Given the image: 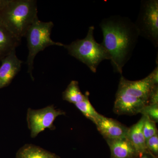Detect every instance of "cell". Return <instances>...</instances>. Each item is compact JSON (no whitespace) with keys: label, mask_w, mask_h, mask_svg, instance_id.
Instances as JSON below:
<instances>
[{"label":"cell","mask_w":158,"mask_h":158,"mask_svg":"<svg viewBox=\"0 0 158 158\" xmlns=\"http://www.w3.org/2000/svg\"><path fill=\"white\" fill-rule=\"evenodd\" d=\"M106 140L110 147V158H138L137 150L127 137Z\"/></svg>","instance_id":"obj_11"},{"label":"cell","mask_w":158,"mask_h":158,"mask_svg":"<svg viewBox=\"0 0 158 158\" xmlns=\"http://www.w3.org/2000/svg\"><path fill=\"white\" fill-rule=\"evenodd\" d=\"M54 26L52 22H42L37 17L26 33L25 37L27 38L28 48L26 64L28 66V73L32 80H34V60L37 54L51 46H64V44L62 43L55 42L51 39V33Z\"/></svg>","instance_id":"obj_4"},{"label":"cell","mask_w":158,"mask_h":158,"mask_svg":"<svg viewBox=\"0 0 158 158\" xmlns=\"http://www.w3.org/2000/svg\"><path fill=\"white\" fill-rule=\"evenodd\" d=\"M85 95V98L82 101L74 105L86 118L95 124L101 114L98 113L91 105L89 99V93L86 92Z\"/></svg>","instance_id":"obj_16"},{"label":"cell","mask_w":158,"mask_h":158,"mask_svg":"<svg viewBox=\"0 0 158 158\" xmlns=\"http://www.w3.org/2000/svg\"><path fill=\"white\" fill-rule=\"evenodd\" d=\"M20 42L21 40L0 23V61L15 50Z\"/></svg>","instance_id":"obj_13"},{"label":"cell","mask_w":158,"mask_h":158,"mask_svg":"<svg viewBox=\"0 0 158 158\" xmlns=\"http://www.w3.org/2000/svg\"><path fill=\"white\" fill-rule=\"evenodd\" d=\"M153 158H158V156H156L153 155Z\"/></svg>","instance_id":"obj_23"},{"label":"cell","mask_w":158,"mask_h":158,"mask_svg":"<svg viewBox=\"0 0 158 158\" xmlns=\"http://www.w3.org/2000/svg\"><path fill=\"white\" fill-rule=\"evenodd\" d=\"M142 130L146 141L148 138L158 134L156 123L151 120L146 116H145Z\"/></svg>","instance_id":"obj_17"},{"label":"cell","mask_w":158,"mask_h":158,"mask_svg":"<svg viewBox=\"0 0 158 158\" xmlns=\"http://www.w3.org/2000/svg\"><path fill=\"white\" fill-rule=\"evenodd\" d=\"M142 100L116 92L113 111L118 115H136L147 105Z\"/></svg>","instance_id":"obj_10"},{"label":"cell","mask_w":158,"mask_h":158,"mask_svg":"<svg viewBox=\"0 0 158 158\" xmlns=\"http://www.w3.org/2000/svg\"><path fill=\"white\" fill-rule=\"evenodd\" d=\"M145 118V116L142 115V117L137 123L129 128L127 137L135 148L138 156L147 151L146 140L142 130Z\"/></svg>","instance_id":"obj_12"},{"label":"cell","mask_w":158,"mask_h":158,"mask_svg":"<svg viewBox=\"0 0 158 158\" xmlns=\"http://www.w3.org/2000/svg\"><path fill=\"white\" fill-rule=\"evenodd\" d=\"M94 26L88 28L84 39H77L69 44H64L69 55L87 65L94 73H96L100 63L110 57L102 44L97 42L94 37Z\"/></svg>","instance_id":"obj_3"},{"label":"cell","mask_w":158,"mask_h":158,"mask_svg":"<svg viewBox=\"0 0 158 158\" xmlns=\"http://www.w3.org/2000/svg\"><path fill=\"white\" fill-rule=\"evenodd\" d=\"M135 23L139 36L150 41L158 48V1L143 0Z\"/></svg>","instance_id":"obj_5"},{"label":"cell","mask_w":158,"mask_h":158,"mask_svg":"<svg viewBox=\"0 0 158 158\" xmlns=\"http://www.w3.org/2000/svg\"><path fill=\"white\" fill-rule=\"evenodd\" d=\"M155 85L150 74L144 79L136 81H129L122 75L117 92L140 99L148 104L150 94Z\"/></svg>","instance_id":"obj_7"},{"label":"cell","mask_w":158,"mask_h":158,"mask_svg":"<svg viewBox=\"0 0 158 158\" xmlns=\"http://www.w3.org/2000/svg\"><path fill=\"white\" fill-rule=\"evenodd\" d=\"M95 124L98 131L105 140H112L127 137L129 128L115 119L101 115Z\"/></svg>","instance_id":"obj_9"},{"label":"cell","mask_w":158,"mask_h":158,"mask_svg":"<svg viewBox=\"0 0 158 158\" xmlns=\"http://www.w3.org/2000/svg\"><path fill=\"white\" fill-rule=\"evenodd\" d=\"M0 90L9 86L21 69L23 61L16 56L15 50L1 60Z\"/></svg>","instance_id":"obj_8"},{"label":"cell","mask_w":158,"mask_h":158,"mask_svg":"<svg viewBox=\"0 0 158 158\" xmlns=\"http://www.w3.org/2000/svg\"><path fill=\"white\" fill-rule=\"evenodd\" d=\"M16 158H61L54 153L33 144H26L16 153Z\"/></svg>","instance_id":"obj_14"},{"label":"cell","mask_w":158,"mask_h":158,"mask_svg":"<svg viewBox=\"0 0 158 158\" xmlns=\"http://www.w3.org/2000/svg\"><path fill=\"white\" fill-rule=\"evenodd\" d=\"M147 105H158V85L154 86L151 91Z\"/></svg>","instance_id":"obj_20"},{"label":"cell","mask_w":158,"mask_h":158,"mask_svg":"<svg viewBox=\"0 0 158 158\" xmlns=\"http://www.w3.org/2000/svg\"><path fill=\"white\" fill-rule=\"evenodd\" d=\"M37 12L35 0H0V23L21 41Z\"/></svg>","instance_id":"obj_2"},{"label":"cell","mask_w":158,"mask_h":158,"mask_svg":"<svg viewBox=\"0 0 158 158\" xmlns=\"http://www.w3.org/2000/svg\"><path fill=\"white\" fill-rule=\"evenodd\" d=\"M139 113L156 123L158 122V105H146L140 110Z\"/></svg>","instance_id":"obj_18"},{"label":"cell","mask_w":158,"mask_h":158,"mask_svg":"<svg viewBox=\"0 0 158 158\" xmlns=\"http://www.w3.org/2000/svg\"><path fill=\"white\" fill-rule=\"evenodd\" d=\"M137 158H153V155L147 151L138 156Z\"/></svg>","instance_id":"obj_22"},{"label":"cell","mask_w":158,"mask_h":158,"mask_svg":"<svg viewBox=\"0 0 158 158\" xmlns=\"http://www.w3.org/2000/svg\"><path fill=\"white\" fill-rule=\"evenodd\" d=\"M0 62H1V61H0Z\"/></svg>","instance_id":"obj_24"},{"label":"cell","mask_w":158,"mask_h":158,"mask_svg":"<svg viewBox=\"0 0 158 158\" xmlns=\"http://www.w3.org/2000/svg\"><path fill=\"white\" fill-rule=\"evenodd\" d=\"M102 45L110 57L114 71L122 75L138 42L139 34L135 23L127 17L112 15L100 23Z\"/></svg>","instance_id":"obj_1"},{"label":"cell","mask_w":158,"mask_h":158,"mask_svg":"<svg viewBox=\"0 0 158 158\" xmlns=\"http://www.w3.org/2000/svg\"><path fill=\"white\" fill-rule=\"evenodd\" d=\"M65 114L64 111L56 109L53 105L39 110L29 108L27 120L31 137L35 138L46 129L55 130L56 127L53 123L55 119L58 116Z\"/></svg>","instance_id":"obj_6"},{"label":"cell","mask_w":158,"mask_h":158,"mask_svg":"<svg viewBox=\"0 0 158 158\" xmlns=\"http://www.w3.org/2000/svg\"><path fill=\"white\" fill-rule=\"evenodd\" d=\"M62 97L64 101L75 105L82 101L85 99V95L81 91L79 82L76 81H72L62 92Z\"/></svg>","instance_id":"obj_15"},{"label":"cell","mask_w":158,"mask_h":158,"mask_svg":"<svg viewBox=\"0 0 158 158\" xmlns=\"http://www.w3.org/2000/svg\"><path fill=\"white\" fill-rule=\"evenodd\" d=\"M155 69L150 74L151 77L155 85H158V65H157Z\"/></svg>","instance_id":"obj_21"},{"label":"cell","mask_w":158,"mask_h":158,"mask_svg":"<svg viewBox=\"0 0 158 158\" xmlns=\"http://www.w3.org/2000/svg\"><path fill=\"white\" fill-rule=\"evenodd\" d=\"M146 146L148 151L153 155L158 156V134L146 140Z\"/></svg>","instance_id":"obj_19"}]
</instances>
